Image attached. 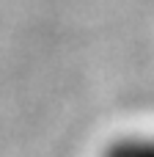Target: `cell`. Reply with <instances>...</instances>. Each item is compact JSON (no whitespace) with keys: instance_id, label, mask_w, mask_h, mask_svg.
Here are the masks:
<instances>
[{"instance_id":"cell-1","label":"cell","mask_w":154,"mask_h":157,"mask_svg":"<svg viewBox=\"0 0 154 157\" xmlns=\"http://www.w3.org/2000/svg\"><path fill=\"white\" fill-rule=\"evenodd\" d=\"M102 157H154V135L135 132V135L116 138L113 144H107Z\"/></svg>"}]
</instances>
